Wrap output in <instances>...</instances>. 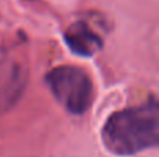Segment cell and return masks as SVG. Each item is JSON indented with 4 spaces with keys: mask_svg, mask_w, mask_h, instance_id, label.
<instances>
[{
    "mask_svg": "<svg viewBox=\"0 0 159 157\" xmlns=\"http://www.w3.org/2000/svg\"><path fill=\"white\" fill-rule=\"evenodd\" d=\"M64 40L73 53L84 57H91L98 53L103 46L102 38L96 32H93L88 24L82 21L74 22L70 25L64 33Z\"/></svg>",
    "mask_w": 159,
    "mask_h": 157,
    "instance_id": "4",
    "label": "cell"
},
{
    "mask_svg": "<svg viewBox=\"0 0 159 157\" xmlns=\"http://www.w3.org/2000/svg\"><path fill=\"white\" fill-rule=\"evenodd\" d=\"M102 139L109 152L131 156L157 147L159 142V106L155 99L141 106L112 114L102 131Z\"/></svg>",
    "mask_w": 159,
    "mask_h": 157,
    "instance_id": "1",
    "label": "cell"
},
{
    "mask_svg": "<svg viewBox=\"0 0 159 157\" xmlns=\"http://www.w3.org/2000/svg\"><path fill=\"white\" fill-rule=\"evenodd\" d=\"M46 82L59 103L73 114H82L91 107L93 86L91 78L75 66H60L46 75Z\"/></svg>",
    "mask_w": 159,
    "mask_h": 157,
    "instance_id": "2",
    "label": "cell"
},
{
    "mask_svg": "<svg viewBox=\"0 0 159 157\" xmlns=\"http://www.w3.org/2000/svg\"><path fill=\"white\" fill-rule=\"evenodd\" d=\"M27 71L14 60H0V114L8 111L21 97Z\"/></svg>",
    "mask_w": 159,
    "mask_h": 157,
    "instance_id": "3",
    "label": "cell"
}]
</instances>
